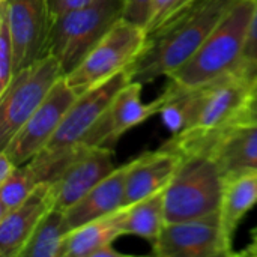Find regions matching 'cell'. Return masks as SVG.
I'll return each instance as SVG.
<instances>
[{"instance_id":"obj_2","label":"cell","mask_w":257,"mask_h":257,"mask_svg":"<svg viewBox=\"0 0 257 257\" xmlns=\"http://www.w3.org/2000/svg\"><path fill=\"white\" fill-rule=\"evenodd\" d=\"M253 87L232 71L205 86L188 89V122L185 130L163 143L179 157L209 154L221 134L248 116Z\"/></svg>"},{"instance_id":"obj_20","label":"cell","mask_w":257,"mask_h":257,"mask_svg":"<svg viewBox=\"0 0 257 257\" xmlns=\"http://www.w3.org/2000/svg\"><path fill=\"white\" fill-rule=\"evenodd\" d=\"M166 223L167 218L164 206V191L125 208V235L139 236L148 241L151 245L158 241Z\"/></svg>"},{"instance_id":"obj_25","label":"cell","mask_w":257,"mask_h":257,"mask_svg":"<svg viewBox=\"0 0 257 257\" xmlns=\"http://www.w3.org/2000/svg\"><path fill=\"white\" fill-rule=\"evenodd\" d=\"M194 0H154L152 3V14L149 24L146 27V33L154 32L161 24H164L167 20L179 14L182 9H185L188 5H191Z\"/></svg>"},{"instance_id":"obj_6","label":"cell","mask_w":257,"mask_h":257,"mask_svg":"<svg viewBox=\"0 0 257 257\" xmlns=\"http://www.w3.org/2000/svg\"><path fill=\"white\" fill-rule=\"evenodd\" d=\"M146 30L125 18L117 20L81 63L65 75L68 86L77 93L98 86L137 60L146 44Z\"/></svg>"},{"instance_id":"obj_29","label":"cell","mask_w":257,"mask_h":257,"mask_svg":"<svg viewBox=\"0 0 257 257\" xmlns=\"http://www.w3.org/2000/svg\"><path fill=\"white\" fill-rule=\"evenodd\" d=\"M93 257H123L122 253H119V251H116L114 248H113V245L110 244V245H105V247H102V248H99Z\"/></svg>"},{"instance_id":"obj_4","label":"cell","mask_w":257,"mask_h":257,"mask_svg":"<svg viewBox=\"0 0 257 257\" xmlns=\"http://www.w3.org/2000/svg\"><path fill=\"white\" fill-rule=\"evenodd\" d=\"M224 176L209 154L181 157L164 191L167 223L194 220L220 211Z\"/></svg>"},{"instance_id":"obj_13","label":"cell","mask_w":257,"mask_h":257,"mask_svg":"<svg viewBox=\"0 0 257 257\" xmlns=\"http://www.w3.org/2000/svg\"><path fill=\"white\" fill-rule=\"evenodd\" d=\"M114 170L113 149L86 146L54 181V209L66 212Z\"/></svg>"},{"instance_id":"obj_27","label":"cell","mask_w":257,"mask_h":257,"mask_svg":"<svg viewBox=\"0 0 257 257\" xmlns=\"http://www.w3.org/2000/svg\"><path fill=\"white\" fill-rule=\"evenodd\" d=\"M92 2H95V0H47V5H48L51 20H56L57 17H60L66 12L83 8L86 5H90Z\"/></svg>"},{"instance_id":"obj_3","label":"cell","mask_w":257,"mask_h":257,"mask_svg":"<svg viewBox=\"0 0 257 257\" xmlns=\"http://www.w3.org/2000/svg\"><path fill=\"white\" fill-rule=\"evenodd\" d=\"M253 9L254 0H236L199 50L169 75L170 81L184 89H196L236 71L245 48Z\"/></svg>"},{"instance_id":"obj_8","label":"cell","mask_w":257,"mask_h":257,"mask_svg":"<svg viewBox=\"0 0 257 257\" xmlns=\"http://www.w3.org/2000/svg\"><path fill=\"white\" fill-rule=\"evenodd\" d=\"M128 69H123L111 78L93 86L77 96L65 119L62 120L57 133L42 151L48 152H72L84 145V139L95 126L99 117L111 104L117 92L130 83Z\"/></svg>"},{"instance_id":"obj_24","label":"cell","mask_w":257,"mask_h":257,"mask_svg":"<svg viewBox=\"0 0 257 257\" xmlns=\"http://www.w3.org/2000/svg\"><path fill=\"white\" fill-rule=\"evenodd\" d=\"M15 74L14 42L5 11L0 8V93L8 87Z\"/></svg>"},{"instance_id":"obj_19","label":"cell","mask_w":257,"mask_h":257,"mask_svg":"<svg viewBox=\"0 0 257 257\" xmlns=\"http://www.w3.org/2000/svg\"><path fill=\"white\" fill-rule=\"evenodd\" d=\"M123 220L125 208L71 230L65 242L63 257H93L99 248L125 235Z\"/></svg>"},{"instance_id":"obj_33","label":"cell","mask_w":257,"mask_h":257,"mask_svg":"<svg viewBox=\"0 0 257 257\" xmlns=\"http://www.w3.org/2000/svg\"><path fill=\"white\" fill-rule=\"evenodd\" d=\"M254 238H257V227L251 230V239H254Z\"/></svg>"},{"instance_id":"obj_1","label":"cell","mask_w":257,"mask_h":257,"mask_svg":"<svg viewBox=\"0 0 257 257\" xmlns=\"http://www.w3.org/2000/svg\"><path fill=\"white\" fill-rule=\"evenodd\" d=\"M235 2L194 0L158 29L146 33L145 48L128 69L130 80L148 84L169 77L199 50Z\"/></svg>"},{"instance_id":"obj_15","label":"cell","mask_w":257,"mask_h":257,"mask_svg":"<svg viewBox=\"0 0 257 257\" xmlns=\"http://www.w3.org/2000/svg\"><path fill=\"white\" fill-rule=\"evenodd\" d=\"M181 157L160 146L157 151L145 152L128 163L123 208L166 191Z\"/></svg>"},{"instance_id":"obj_10","label":"cell","mask_w":257,"mask_h":257,"mask_svg":"<svg viewBox=\"0 0 257 257\" xmlns=\"http://www.w3.org/2000/svg\"><path fill=\"white\" fill-rule=\"evenodd\" d=\"M77 96L78 95L68 86L65 77L60 78L41 107L18 130L3 152H6L17 166L29 163L35 155L45 149L54 137Z\"/></svg>"},{"instance_id":"obj_26","label":"cell","mask_w":257,"mask_h":257,"mask_svg":"<svg viewBox=\"0 0 257 257\" xmlns=\"http://www.w3.org/2000/svg\"><path fill=\"white\" fill-rule=\"evenodd\" d=\"M152 3L154 0H125L122 18L146 30L152 14Z\"/></svg>"},{"instance_id":"obj_11","label":"cell","mask_w":257,"mask_h":257,"mask_svg":"<svg viewBox=\"0 0 257 257\" xmlns=\"http://www.w3.org/2000/svg\"><path fill=\"white\" fill-rule=\"evenodd\" d=\"M142 83L130 81L113 98L108 108L89 131L84 139V146L114 149L120 137L134 126L146 122L157 113H161L169 93L164 90L157 99L149 104L142 101Z\"/></svg>"},{"instance_id":"obj_23","label":"cell","mask_w":257,"mask_h":257,"mask_svg":"<svg viewBox=\"0 0 257 257\" xmlns=\"http://www.w3.org/2000/svg\"><path fill=\"white\" fill-rule=\"evenodd\" d=\"M236 72L253 87L257 83V0H254V9L248 26L245 48Z\"/></svg>"},{"instance_id":"obj_34","label":"cell","mask_w":257,"mask_h":257,"mask_svg":"<svg viewBox=\"0 0 257 257\" xmlns=\"http://www.w3.org/2000/svg\"><path fill=\"white\" fill-rule=\"evenodd\" d=\"M2 2H6V0H2Z\"/></svg>"},{"instance_id":"obj_31","label":"cell","mask_w":257,"mask_h":257,"mask_svg":"<svg viewBox=\"0 0 257 257\" xmlns=\"http://www.w3.org/2000/svg\"><path fill=\"white\" fill-rule=\"evenodd\" d=\"M248 116L250 117H254V119H257V104H250V111H248Z\"/></svg>"},{"instance_id":"obj_5","label":"cell","mask_w":257,"mask_h":257,"mask_svg":"<svg viewBox=\"0 0 257 257\" xmlns=\"http://www.w3.org/2000/svg\"><path fill=\"white\" fill-rule=\"evenodd\" d=\"M123 3L125 0H95L53 20L48 54L59 60L65 75L74 71L111 26L122 18Z\"/></svg>"},{"instance_id":"obj_28","label":"cell","mask_w":257,"mask_h":257,"mask_svg":"<svg viewBox=\"0 0 257 257\" xmlns=\"http://www.w3.org/2000/svg\"><path fill=\"white\" fill-rule=\"evenodd\" d=\"M18 166L9 158V155L3 151H0V184L5 182L17 169Z\"/></svg>"},{"instance_id":"obj_9","label":"cell","mask_w":257,"mask_h":257,"mask_svg":"<svg viewBox=\"0 0 257 257\" xmlns=\"http://www.w3.org/2000/svg\"><path fill=\"white\" fill-rule=\"evenodd\" d=\"M158 257H227L233 256L224 238L220 211L206 217L166 223L158 241L152 245Z\"/></svg>"},{"instance_id":"obj_17","label":"cell","mask_w":257,"mask_h":257,"mask_svg":"<svg viewBox=\"0 0 257 257\" xmlns=\"http://www.w3.org/2000/svg\"><path fill=\"white\" fill-rule=\"evenodd\" d=\"M126 172L128 163L116 167L111 175L95 185L81 200L65 212L71 230L123 208Z\"/></svg>"},{"instance_id":"obj_30","label":"cell","mask_w":257,"mask_h":257,"mask_svg":"<svg viewBox=\"0 0 257 257\" xmlns=\"http://www.w3.org/2000/svg\"><path fill=\"white\" fill-rule=\"evenodd\" d=\"M239 254H242V256H251V257H257V238L254 239H251V244L244 250V251H241Z\"/></svg>"},{"instance_id":"obj_7","label":"cell","mask_w":257,"mask_h":257,"mask_svg":"<svg viewBox=\"0 0 257 257\" xmlns=\"http://www.w3.org/2000/svg\"><path fill=\"white\" fill-rule=\"evenodd\" d=\"M63 77L59 60L50 54L14 74L8 87L0 93V151L6 149Z\"/></svg>"},{"instance_id":"obj_16","label":"cell","mask_w":257,"mask_h":257,"mask_svg":"<svg viewBox=\"0 0 257 257\" xmlns=\"http://www.w3.org/2000/svg\"><path fill=\"white\" fill-rule=\"evenodd\" d=\"M211 157L224 178L257 170V119L244 117L217 140Z\"/></svg>"},{"instance_id":"obj_18","label":"cell","mask_w":257,"mask_h":257,"mask_svg":"<svg viewBox=\"0 0 257 257\" xmlns=\"http://www.w3.org/2000/svg\"><path fill=\"white\" fill-rule=\"evenodd\" d=\"M257 205V170L224 178L220 217L223 233L233 247L235 233L244 217Z\"/></svg>"},{"instance_id":"obj_22","label":"cell","mask_w":257,"mask_h":257,"mask_svg":"<svg viewBox=\"0 0 257 257\" xmlns=\"http://www.w3.org/2000/svg\"><path fill=\"white\" fill-rule=\"evenodd\" d=\"M38 184L33 170L27 163L18 166L14 173L0 184V217L20 206L33 193Z\"/></svg>"},{"instance_id":"obj_12","label":"cell","mask_w":257,"mask_h":257,"mask_svg":"<svg viewBox=\"0 0 257 257\" xmlns=\"http://www.w3.org/2000/svg\"><path fill=\"white\" fill-rule=\"evenodd\" d=\"M5 11L15 53V72L48 56L51 15L47 0H6Z\"/></svg>"},{"instance_id":"obj_32","label":"cell","mask_w":257,"mask_h":257,"mask_svg":"<svg viewBox=\"0 0 257 257\" xmlns=\"http://www.w3.org/2000/svg\"><path fill=\"white\" fill-rule=\"evenodd\" d=\"M251 102L257 104V83L253 86V90H251Z\"/></svg>"},{"instance_id":"obj_14","label":"cell","mask_w":257,"mask_h":257,"mask_svg":"<svg viewBox=\"0 0 257 257\" xmlns=\"http://www.w3.org/2000/svg\"><path fill=\"white\" fill-rule=\"evenodd\" d=\"M54 182H39L15 209L0 217V256L20 257L42 218L54 209Z\"/></svg>"},{"instance_id":"obj_21","label":"cell","mask_w":257,"mask_h":257,"mask_svg":"<svg viewBox=\"0 0 257 257\" xmlns=\"http://www.w3.org/2000/svg\"><path fill=\"white\" fill-rule=\"evenodd\" d=\"M69 233L71 227L66 221V214L53 209L42 218L20 257H63Z\"/></svg>"}]
</instances>
